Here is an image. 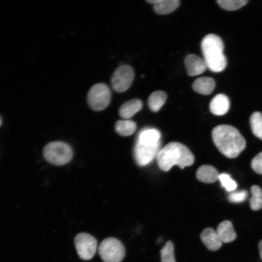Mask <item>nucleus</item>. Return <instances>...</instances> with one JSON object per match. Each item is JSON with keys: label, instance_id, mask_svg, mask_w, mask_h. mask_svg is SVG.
<instances>
[{"label": "nucleus", "instance_id": "obj_29", "mask_svg": "<svg viewBox=\"0 0 262 262\" xmlns=\"http://www.w3.org/2000/svg\"><path fill=\"white\" fill-rule=\"evenodd\" d=\"M1 124V118L0 117V126Z\"/></svg>", "mask_w": 262, "mask_h": 262}, {"label": "nucleus", "instance_id": "obj_6", "mask_svg": "<svg viewBox=\"0 0 262 262\" xmlns=\"http://www.w3.org/2000/svg\"><path fill=\"white\" fill-rule=\"evenodd\" d=\"M98 253L104 262H121L125 255V249L118 239L109 237L100 244Z\"/></svg>", "mask_w": 262, "mask_h": 262}, {"label": "nucleus", "instance_id": "obj_23", "mask_svg": "<svg viewBox=\"0 0 262 262\" xmlns=\"http://www.w3.org/2000/svg\"><path fill=\"white\" fill-rule=\"evenodd\" d=\"M161 262H176L174 253V245L168 241L160 251Z\"/></svg>", "mask_w": 262, "mask_h": 262}, {"label": "nucleus", "instance_id": "obj_4", "mask_svg": "<svg viewBox=\"0 0 262 262\" xmlns=\"http://www.w3.org/2000/svg\"><path fill=\"white\" fill-rule=\"evenodd\" d=\"M43 155L49 163L55 165H63L71 161L73 151L68 144L56 141L50 142L44 147Z\"/></svg>", "mask_w": 262, "mask_h": 262}, {"label": "nucleus", "instance_id": "obj_11", "mask_svg": "<svg viewBox=\"0 0 262 262\" xmlns=\"http://www.w3.org/2000/svg\"><path fill=\"white\" fill-rule=\"evenodd\" d=\"M200 237L203 244L211 251H216L222 246V242L216 231L212 228L204 229L200 233Z\"/></svg>", "mask_w": 262, "mask_h": 262}, {"label": "nucleus", "instance_id": "obj_14", "mask_svg": "<svg viewBox=\"0 0 262 262\" xmlns=\"http://www.w3.org/2000/svg\"><path fill=\"white\" fill-rule=\"evenodd\" d=\"M161 136L157 129H145L139 133L136 141L145 146H153L161 143Z\"/></svg>", "mask_w": 262, "mask_h": 262}, {"label": "nucleus", "instance_id": "obj_3", "mask_svg": "<svg viewBox=\"0 0 262 262\" xmlns=\"http://www.w3.org/2000/svg\"><path fill=\"white\" fill-rule=\"evenodd\" d=\"M201 49L207 68L213 72L224 70L227 59L223 53V42L220 37L214 34L206 35L201 41Z\"/></svg>", "mask_w": 262, "mask_h": 262}, {"label": "nucleus", "instance_id": "obj_20", "mask_svg": "<svg viewBox=\"0 0 262 262\" xmlns=\"http://www.w3.org/2000/svg\"><path fill=\"white\" fill-rule=\"evenodd\" d=\"M136 129V123L131 120H119L115 124V131L121 136H130L134 133Z\"/></svg>", "mask_w": 262, "mask_h": 262}, {"label": "nucleus", "instance_id": "obj_16", "mask_svg": "<svg viewBox=\"0 0 262 262\" xmlns=\"http://www.w3.org/2000/svg\"><path fill=\"white\" fill-rule=\"evenodd\" d=\"M143 107L142 101L134 98L123 103L119 109L120 116L124 119H129L140 111Z\"/></svg>", "mask_w": 262, "mask_h": 262}, {"label": "nucleus", "instance_id": "obj_5", "mask_svg": "<svg viewBox=\"0 0 262 262\" xmlns=\"http://www.w3.org/2000/svg\"><path fill=\"white\" fill-rule=\"evenodd\" d=\"M111 92L109 86L104 83L99 82L93 85L87 95V103L94 111H100L110 104Z\"/></svg>", "mask_w": 262, "mask_h": 262}, {"label": "nucleus", "instance_id": "obj_15", "mask_svg": "<svg viewBox=\"0 0 262 262\" xmlns=\"http://www.w3.org/2000/svg\"><path fill=\"white\" fill-rule=\"evenodd\" d=\"M215 86V81L212 78L202 77L194 81L192 88L196 92L203 95H208L213 91Z\"/></svg>", "mask_w": 262, "mask_h": 262}, {"label": "nucleus", "instance_id": "obj_28", "mask_svg": "<svg viewBox=\"0 0 262 262\" xmlns=\"http://www.w3.org/2000/svg\"><path fill=\"white\" fill-rule=\"evenodd\" d=\"M258 247L260 252V257L261 260H262V239L259 242Z\"/></svg>", "mask_w": 262, "mask_h": 262}, {"label": "nucleus", "instance_id": "obj_21", "mask_svg": "<svg viewBox=\"0 0 262 262\" xmlns=\"http://www.w3.org/2000/svg\"><path fill=\"white\" fill-rule=\"evenodd\" d=\"M250 123L253 134L262 140V114L259 112H254L250 116Z\"/></svg>", "mask_w": 262, "mask_h": 262}, {"label": "nucleus", "instance_id": "obj_1", "mask_svg": "<svg viewBox=\"0 0 262 262\" xmlns=\"http://www.w3.org/2000/svg\"><path fill=\"white\" fill-rule=\"evenodd\" d=\"M212 137L219 151L229 158L237 157L246 146L245 139L239 131L230 125L216 126L212 131Z\"/></svg>", "mask_w": 262, "mask_h": 262}, {"label": "nucleus", "instance_id": "obj_17", "mask_svg": "<svg viewBox=\"0 0 262 262\" xmlns=\"http://www.w3.org/2000/svg\"><path fill=\"white\" fill-rule=\"evenodd\" d=\"M219 174L217 170L210 165H203L200 166L196 172V178L200 181L211 183L216 181Z\"/></svg>", "mask_w": 262, "mask_h": 262}, {"label": "nucleus", "instance_id": "obj_9", "mask_svg": "<svg viewBox=\"0 0 262 262\" xmlns=\"http://www.w3.org/2000/svg\"><path fill=\"white\" fill-rule=\"evenodd\" d=\"M161 143L153 146L143 145L136 142L133 148V157L136 163L139 166H145L150 163L161 150Z\"/></svg>", "mask_w": 262, "mask_h": 262}, {"label": "nucleus", "instance_id": "obj_25", "mask_svg": "<svg viewBox=\"0 0 262 262\" xmlns=\"http://www.w3.org/2000/svg\"><path fill=\"white\" fill-rule=\"evenodd\" d=\"M218 180L221 182L222 186L228 192L233 191L237 187L236 182L227 174H219Z\"/></svg>", "mask_w": 262, "mask_h": 262}, {"label": "nucleus", "instance_id": "obj_2", "mask_svg": "<svg viewBox=\"0 0 262 262\" xmlns=\"http://www.w3.org/2000/svg\"><path fill=\"white\" fill-rule=\"evenodd\" d=\"M157 161L159 168L166 172L174 165H178L180 169L191 165L194 162V156L185 145L172 142L161 149Z\"/></svg>", "mask_w": 262, "mask_h": 262}, {"label": "nucleus", "instance_id": "obj_8", "mask_svg": "<svg viewBox=\"0 0 262 262\" xmlns=\"http://www.w3.org/2000/svg\"><path fill=\"white\" fill-rule=\"evenodd\" d=\"M75 246L79 257L82 260H89L95 254L97 241L89 234L82 232L74 238Z\"/></svg>", "mask_w": 262, "mask_h": 262}, {"label": "nucleus", "instance_id": "obj_22", "mask_svg": "<svg viewBox=\"0 0 262 262\" xmlns=\"http://www.w3.org/2000/svg\"><path fill=\"white\" fill-rule=\"evenodd\" d=\"M252 197L250 199V206L253 211H258L262 208V190L258 185L251 187Z\"/></svg>", "mask_w": 262, "mask_h": 262}, {"label": "nucleus", "instance_id": "obj_10", "mask_svg": "<svg viewBox=\"0 0 262 262\" xmlns=\"http://www.w3.org/2000/svg\"><path fill=\"white\" fill-rule=\"evenodd\" d=\"M184 64L187 73L190 76L200 75L207 68L204 60L194 54L187 55L185 58Z\"/></svg>", "mask_w": 262, "mask_h": 262}, {"label": "nucleus", "instance_id": "obj_12", "mask_svg": "<svg viewBox=\"0 0 262 262\" xmlns=\"http://www.w3.org/2000/svg\"><path fill=\"white\" fill-rule=\"evenodd\" d=\"M229 100L226 95L219 94L216 95L211 101L210 109L212 113L216 115H222L228 111L229 108Z\"/></svg>", "mask_w": 262, "mask_h": 262}, {"label": "nucleus", "instance_id": "obj_7", "mask_svg": "<svg viewBox=\"0 0 262 262\" xmlns=\"http://www.w3.org/2000/svg\"><path fill=\"white\" fill-rule=\"evenodd\" d=\"M134 77V72L131 66L121 65L115 69L112 75V87L116 92H123L131 86Z\"/></svg>", "mask_w": 262, "mask_h": 262}, {"label": "nucleus", "instance_id": "obj_24", "mask_svg": "<svg viewBox=\"0 0 262 262\" xmlns=\"http://www.w3.org/2000/svg\"><path fill=\"white\" fill-rule=\"evenodd\" d=\"M247 0H218L217 2L223 9L233 11L238 9L246 5Z\"/></svg>", "mask_w": 262, "mask_h": 262}, {"label": "nucleus", "instance_id": "obj_19", "mask_svg": "<svg viewBox=\"0 0 262 262\" xmlns=\"http://www.w3.org/2000/svg\"><path fill=\"white\" fill-rule=\"evenodd\" d=\"M167 98L166 94L163 91H156L148 98V105L153 112L158 111L164 104Z\"/></svg>", "mask_w": 262, "mask_h": 262}, {"label": "nucleus", "instance_id": "obj_26", "mask_svg": "<svg viewBox=\"0 0 262 262\" xmlns=\"http://www.w3.org/2000/svg\"><path fill=\"white\" fill-rule=\"evenodd\" d=\"M247 192L246 190H241L231 193L228 196V199L230 202L239 203L244 201L247 196Z\"/></svg>", "mask_w": 262, "mask_h": 262}, {"label": "nucleus", "instance_id": "obj_13", "mask_svg": "<svg viewBox=\"0 0 262 262\" xmlns=\"http://www.w3.org/2000/svg\"><path fill=\"white\" fill-rule=\"evenodd\" d=\"M147 2L153 4L155 12L159 15L170 14L180 5L178 0H147Z\"/></svg>", "mask_w": 262, "mask_h": 262}, {"label": "nucleus", "instance_id": "obj_18", "mask_svg": "<svg viewBox=\"0 0 262 262\" xmlns=\"http://www.w3.org/2000/svg\"><path fill=\"white\" fill-rule=\"evenodd\" d=\"M216 232L221 241L225 243L233 241L236 234L232 224L229 220H224L221 222L216 229Z\"/></svg>", "mask_w": 262, "mask_h": 262}, {"label": "nucleus", "instance_id": "obj_27", "mask_svg": "<svg viewBox=\"0 0 262 262\" xmlns=\"http://www.w3.org/2000/svg\"><path fill=\"white\" fill-rule=\"evenodd\" d=\"M251 165L255 172L262 174V151L258 153L252 159Z\"/></svg>", "mask_w": 262, "mask_h": 262}]
</instances>
